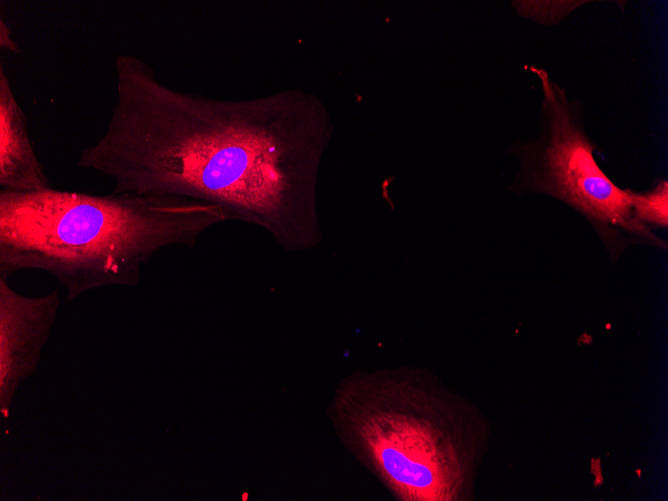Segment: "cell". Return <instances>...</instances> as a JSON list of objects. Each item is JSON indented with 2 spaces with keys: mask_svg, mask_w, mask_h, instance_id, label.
I'll list each match as a JSON object with an SVG mask.
<instances>
[{
  "mask_svg": "<svg viewBox=\"0 0 668 501\" xmlns=\"http://www.w3.org/2000/svg\"><path fill=\"white\" fill-rule=\"evenodd\" d=\"M116 100L77 166L113 191L181 196L264 229L286 251L319 237L314 189L329 116L297 90L225 100L171 88L142 59L118 54Z\"/></svg>",
  "mask_w": 668,
  "mask_h": 501,
  "instance_id": "1",
  "label": "cell"
},
{
  "mask_svg": "<svg viewBox=\"0 0 668 501\" xmlns=\"http://www.w3.org/2000/svg\"><path fill=\"white\" fill-rule=\"evenodd\" d=\"M225 221L218 206L181 196L1 189L0 277L47 272L68 301L99 287L135 286L158 251L194 247Z\"/></svg>",
  "mask_w": 668,
  "mask_h": 501,
  "instance_id": "2",
  "label": "cell"
},
{
  "mask_svg": "<svg viewBox=\"0 0 668 501\" xmlns=\"http://www.w3.org/2000/svg\"><path fill=\"white\" fill-rule=\"evenodd\" d=\"M327 415L348 452L395 500L467 497L487 426L430 372L355 371L337 384Z\"/></svg>",
  "mask_w": 668,
  "mask_h": 501,
  "instance_id": "3",
  "label": "cell"
},
{
  "mask_svg": "<svg viewBox=\"0 0 668 501\" xmlns=\"http://www.w3.org/2000/svg\"><path fill=\"white\" fill-rule=\"evenodd\" d=\"M530 70L541 88L539 133L514 147L521 161L517 186L551 196L577 211L596 230L612 258L633 243L666 248L662 239L633 217L630 189L617 186L596 161L582 102L570 99L543 68L531 66Z\"/></svg>",
  "mask_w": 668,
  "mask_h": 501,
  "instance_id": "4",
  "label": "cell"
},
{
  "mask_svg": "<svg viewBox=\"0 0 668 501\" xmlns=\"http://www.w3.org/2000/svg\"><path fill=\"white\" fill-rule=\"evenodd\" d=\"M60 303L58 289L28 297L0 277V411L4 418L21 381L37 370Z\"/></svg>",
  "mask_w": 668,
  "mask_h": 501,
  "instance_id": "5",
  "label": "cell"
},
{
  "mask_svg": "<svg viewBox=\"0 0 668 501\" xmlns=\"http://www.w3.org/2000/svg\"><path fill=\"white\" fill-rule=\"evenodd\" d=\"M0 186L16 192L50 188L30 139L26 114L0 64Z\"/></svg>",
  "mask_w": 668,
  "mask_h": 501,
  "instance_id": "6",
  "label": "cell"
},
{
  "mask_svg": "<svg viewBox=\"0 0 668 501\" xmlns=\"http://www.w3.org/2000/svg\"><path fill=\"white\" fill-rule=\"evenodd\" d=\"M632 214L644 227H668V182L663 179L646 192L629 190Z\"/></svg>",
  "mask_w": 668,
  "mask_h": 501,
  "instance_id": "7",
  "label": "cell"
},
{
  "mask_svg": "<svg viewBox=\"0 0 668 501\" xmlns=\"http://www.w3.org/2000/svg\"><path fill=\"white\" fill-rule=\"evenodd\" d=\"M0 46L12 53H21V48L15 41L9 25L4 21L3 18L0 19Z\"/></svg>",
  "mask_w": 668,
  "mask_h": 501,
  "instance_id": "8",
  "label": "cell"
}]
</instances>
